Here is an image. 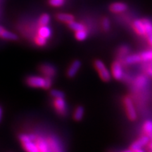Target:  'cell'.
I'll return each mask as SVG.
<instances>
[{
  "label": "cell",
  "mask_w": 152,
  "mask_h": 152,
  "mask_svg": "<svg viewBox=\"0 0 152 152\" xmlns=\"http://www.w3.org/2000/svg\"><path fill=\"white\" fill-rule=\"evenodd\" d=\"M94 66L102 80L104 82H109L111 80L112 77L111 71L106 68V65L102 61L99 59L94 61Z\"/></svg>",
  "instance_id": "1"
},
{
  "label": "cell",
  "mask_w": 152,
  "mask_h": 152,
  "mask_svg": "<svg viewBox=\"0 0 152 152\" xmlns=\"http://www.w3.org/2000/svg\"><path fill=\"white\" fill-rule=\"evenodd\" d=\"M123 105H124L127 116L130 121H135L137 119V112L133 104L132 100L130 96H125L123 99Z\"/></svg>",
  "instance_id": "2"
},
{
  "label": "cell",
  "mask_w": 152,
  "mask_h": 152,
  "mask_svg": "<svg viewBox=\"0 0 152 152\" xmlns=\"http://www.w3.org/2000/svg\"><path fill=\"white\" fill-rule=\"evenodd\" d=\"M149 142V137L148 135H143L138 138L136 141H134L131 144L129 149L130 151L137 152V151H142V148L147 146Z\"/></svg>",
  "instance_id": "3"
},
{
  "label": "cell",
  "mask_w": 152,
  "mask_h": 152,
  "mask_svg": "<svg viewBox=\"0 0 152 152\" xmlns=\"http://www.w3.org/2000/svg\"><path fill=\"white\" fill-rule=\"evenodd\" d=\"M19 138H20V140L21 141L23 145L24 149H26V151L30 152L39 151V149H38L36 142L32 141L29 137V135L21 134Z\"/></svg>",
  "instance_id": "4"
},
{
  "label": "cell",
  "mask_w": 152,
  "mask_h": 152,
  "mask_svg": "<svg viewBox=\"0 0 152 152\" xmlns=\"http://www.w3.org/2000/svg\"><path fill=\"white\" fill-rule=\"evenodd\" d=\"M111 71V75L113 76V78L116 80H121L124 75L122 64L118 61H115L111 64V71Z\"/></svg>",
  "instance_id": "5"
},
{
  "label": "cell",
  "mask_w": 152,
  "mask_h": 152,
  "mask_svg": "<svg viewBox=\"0 0 152 152\" xmlns=\"http://www.w3.org/2000/svg\"><path fill=\"white\" fill-rule=\"evenodd\" d=\"M27 83L33 87H43L46 88V77L40 76H31L27 80Z\"/></svg>",
  "instance_id": "6"
},
{
  "label": "cell",
  "mask_w": 152,
  "mask_h": 152,
  "mask_svg": "<svg viewBox=\"0 0 152 152\" xmlns=\"http://www.w3.org/2000/svg\"><path fill=\"white\" fill-rule=\"evenodd\" d=\"M54 104L58 113H60L61 115H65L67 111V107H66V102L64 98H56Z\"/></svg>",
  "instance_id": "7"
},
{
  "label": "cell",
  "mask_w": 152,
  "mask_h": 152,
  "mask_svg": "<svg viewBox=\"0 0 152 152\" xmlns=\"http://www.w3.org/2000/svg\"><path fill=\"white\" fill-rule=\"evenodd\" d=\"M128 9V5L123 2H114L109 7V10L115 14L124 12Z\"/></svg>",
  "instance_id": "8"
},
{
  "label": "cell",
  "mask_w": 152,
  "mask_h": 152,
  "mask_svg": "<svg viewBox=\"0 0 152 152\" xmlns=\"http://www.w3.org/2000/svg\"><path fill=\"white\" fill-rule=\"evenodd\" d=\"M132 28L137 34L141 36H145V26L143 21V19L134 20L132 23Z\"/></svg>",
  "instance_id": "9"
},
{
  "label": "cell",
  "mask_w": 152,
  "mask_h": 152,
  "mask_svg": "<svg viewBox=\"0 0 152 152\" xmlns=\"http://www.w3.org/2000/svg\"><path fill=\"white\" fill-rule=\"evenodd\" d=\"M81 67V62L78 60H75L72 63L71 65L68 68L67 74L68 76L70 77H73L77 74V71H79Z\"/></svg>",
  "instance_id": "10"
},
{
  "label": "cell",
  "mask_w": 152,
  "mask_h": 152,
  "mask_svg": "<svg viewBox=\"0 0 152 152\" xmlns=\"http://www.w3.org/2000/svg\"><path fill=\"white\" fill-rule=\"evenodd\" d=\"M35 142L39 151H42V152L49 151L48 142H47V140H45V139L42 137L37 138V140H36Z\"/></svg>",
  "instance_id": "11"
},
{
  "label": "cell",
  "mask_w": 152,
  "mask_h": 152,
  "mask_svg": "<svg viewBox=\"0 0 152 152\" xmlns=\"http://www.w3.org/2000/svg\"><path fill=\"white\" fill-rule=\"evenodd\" d=\"M41 71L42 72L44 75H45L46 77H52L56 74V69L54 66L49 65V64H46L43 65L41 67Z\"/></svg>",
  "instance_id": "12"
},
{
  "label": "cell",
  "mask_w": 152,
  "mask_h": 152,
  "mask_svg": "<svg viewBox=\"0 0 152 152\" xmlns=\"http://www.w3.org/2000/svg\"><path fill=\"white\" fill-rule=\"evenodd\" d=\"M125 63L128 65H131V64H135L137 63H140L142 61L141 56L140 54H132V55H128L125 57Z\"/></svg>",
  "instance_id": "13"
},
{
  "label": "cell",
  "mask_w": 152,
  "mask_h": 152,
  "mask_svg": "<svg viewBox=\"0 0 152 152\" xmlns=\"http://www.w3.org/2000/svg\"><path fill=\"white\" fill-rule=\"evenodd\" d=\"M47 142H48L49 151H61V149L59 143L57 142V140L54 137L49 138L47 140Z\"/></svg>",
  "instance_id": "14"
},
{
  "label": "cell",
  "mask_w": 152,
  "mask_h": 152,
  "mask_svg": "<svg viewBox=\"0 0 152 152\" xmlns=\"http://www.w3.org/2000/svg\"><path fill=\"white\" fill-rule=\"evenodd\" d=\"M56 18L60 21L67 23L68 24L74 20V16L73 15L69 14H63V13H61V14H57Z\"/></svg>",
  "instance_id": "15"
},
{
  "label": "cell",
  "mask_w": 152,
  "mask_h": 152,
  "mask_svg": "<svg viewBox=\"0 0 152 152\" xmlns=\"http://www.w3.org/2000/svg\"><path fill=\"white\" fill-rule=\"evenodd\" d=\"M147 80L146 78V77H144V75H140L138 77H136L135 80H134V85L137 88H142L147 85Z\"/></svg>",
  "instance_id": "16"
},
{
  "label": "cell",
  "mask_w": 152,
  "mask_h": 152,
  "mask_svg": "<svg viewBox=\"0 0 152 152\" xmlns=\"http://www.w3.org/2000/svg\"><path fill=\"white\" fill-rule=\"evenodd\" d=\"M84 112L85 110L83 109V106H77L75 110V112H74V119L77 121H80L83 118V115H84Z\"/></svg>",
  "instance_id": "17"
},
{
  "label": "cell",
  "mask_w": 152,
  "mask_h": 152,
  "mask_svg": "<svg viewBox=\"0 0 152 152\" xmlns=\"http://www.w3.org/2000/svg\"><path fill=\"white\" fill-rule=\"evenodd\" d=\"M145 26V37H149L152 35V23L148 19H143Z\"/></svg>",
  "instance_id": "18"
},
{
  "label": "cell",
  "mask_w": 152,
  "mask_h": 152,
  "mask_svg": "<svg viewBox=\"0 0 152 152\" xmlns=\"http://www.w3.org/2000/svg\"><path fill=\"white\" fill-rule=\"evenodd\" d=\"M51 33H52V31H51L50 28L47 26H41V28L39 30V35L42 36V37H45L46 39L50 37Z\"/></svg>",
  "instance_id": "19"
},
{
  "label": "cell",
  "mask_w": 152,
  "mask_h": 152,
  "mask_svg": "<svg viewBox=\"0 0 152 152\" xmlns=\"http://www.w3.org/2000/svg\"><path fill=\"white\" fill-rule=\"evenodd\" d=\"M143 132L146 135L150 136L152 133V121H145L143 125Z\"/></svg>",
  "instance_id": "20"
},
{
  "label": "cell",
  "mask_w": 152,
  "mask_h": 152,
  "mask_svg": "<svg viewBox=\"0 0 152 152\" xmlns=\"http://www.w3.org/2000/svg\"><path fill=\"white\" fill-rule=\"evenodd\" d=\"M68 26H69V28H71V30H74L75 32L78 31V30H80L85 29L84 25L80 23L74 21V20L71 21V23H68Z\"/></svg>",
  "instance_id": "21"
},
{
  "label": "cell",
  "mask_w": 152,
  "mask_h": 152,
  "mask_svg": "<svg viewBox=\"0 0 152 152\" xmlns=\"http://www.w3.org/2000/svg\"><path fill=\"white\" fill-rule=\"evenodd\" d=\"M87 35H88V33H87V31L85 29L76 31L75 34V38L79 41L85 40V39L87 38Z\"/></svg>",
  "instance_id": "22"
},
{
  "label": "cell",
  "mask_w": 152,
  "mask_h": 152,
  "mask_svg": "<svg viewBox=\"0 0 152 152\" xmlns=\"http://www.w3.org/2000/svg\"><path fill=\"white\" fill-rule=\"evenodd\" d=\"M0 36L1 37L4 38V39H11V40H16L17 38H18L16 34L11 33V32L7 31V30H3Z\"/></svg>",
  "instance_id": "23"
},
{
  "label": "cell",
  "mask_w": 152,
  "mask_h": 152,
  "mask_svg": "<svg viewBox=\"0 0 152 152\" xmlns=\"http://www.w3.org/2000/svg\"><path fill=\"white\" fill-rule=\"evenodd\" d=\"M142 61H152V50L146 51L140 54Z\"/></svg>",
  "instance_id": "24"
},
{
  "label": "cell",
  "mask_w": 152,
  "mask_h": 152,
  "mask_svg": "<svg viewBox=\"0 0 152 152\" xmlns=\"http://www.w3.org/2000/svg\"><path fill=\"white\" fill-rule=\"evenodd\" d=\"M49 20H50V16H49L48 14H44L42 15L40 18H39V25H40L41 26H47V24L49 23Z\"/></svg>",
  "instance_id": "25"
},
{
  "label": "cell",
  "mask_w": 152,
  "mask_h": 152,
  "mask_svg": "<svg viewBox=\"0 0 152 152\" xmlns=\"http://www.w3.org/2000/svg\"><path fill=\"white\" fill-rule=\"evenodd\" d=\"M102 28H103L104 31H109L110 30V28H111V23H110V20L107 18H104L102 19Z\"/></svg>",
  "instance_id": "26"
},
{
  "label": "cell",
  "mask_w": 152,
  "mask_h": 152,
  "mask_svg": "<svg viewBox=\"0 0 152 152\" xmlns=\"http://www.w3.org/2000/svg\"><path fill=\"white\" fill-rule=\"evenodd\" d=\"M129 53V48L126 46H123L119 49L118 54L120 57H125L128 56V54Z\"/></svg>",
  "instance_id": "27"
},
{
  "label": "cell",
  "mask_w": 152,
  "mask_h": 152,
  "mask_svg": "<svg viewBox=\"0 0 152 152\" xmlns=\"http://www.w3.org/2000/svg\"><path fill=\"white\" fill-rule=\"evenodd\" d=\"M49 4L55 7H58L64 5L65 0H49Z\"/></svg>",
  "instance_id": "28"
},
{
  "label": "cell",
  "mask_w": 152,
  "mask_h": 152,
  "mask_svg": "<svg viewBox=\"0 0 152 152\" xmlns=\"http://www.w3.org/2000/svg\"><path fill=\"white\" fill-rule=\"evenodd\" d=\"M35 42L39 46H43L47 42V39L45 37H42L41 35H38L37 37L35 38Z\"/></svg>",
  "instance_id": "29"
},
{
  "label": "cell",
  "mask_w": 152,
  "mask_h": 152,
  "mask_svg": "<svg viewBox=\"0 0 152 152\" xmlns=\"http://www.w3.org/2000/svg\"><path fill=\"white\" fill-rule=\"evenodd\" d=\"M51 94H52V96H54L55 99L64 97V94L59 90H52V92H51Z\"/></svg>",
  "instance_id": "30"
},
{
  "label": "cell",
  "mask_w": 152,
  "mask_h": 152,
  "mask_svg": "<svg viewBox=\"0 0 152 152\" xmlns=\"http://www.w3.org/2000/svg\"><path fill=\"white\" fill-rule=\"evenodd\" d=\"M146 72H147V73L148 74V75H149V76H151V77H152V61H149V64H148Z\"/></svg>",
  "instance_id": "31"
},
{
  "label": "cell",
  "mask_w": 152,
  "mask_h": 152,
  "mask_svg": "<svg viewBox=\"0 0 152 152\" xmlns=\"http://www.w3.org/2000/svg\"><path fill=\"white\" fill-rule=\"evenodd\" d=\"M29 137H30V140H31L32 141H33V142H35L36 140H37V137H36L35 135H34V134H30Z\"/></svg>",
  "instance_id": "32"
},
{
  "label": "cell",
  "mask_w": 152,
  "mask_h": 152,
  "mask_svg": "<svg viewBox=\"0 0 152 152\" xmlns=\"http://www.w3.org/2000/svg\"><path fill=\"white\" fill-rule=\"evenodd\" d=\"M147 146H148V149H149V151H152V140H151V141L149 142V143H148Z\"/></svg>",
  "instance_id": "33"
},
{
  "label": "cell",
  "mask_w": 152,
  "mask_h": 152,
  "mask_svg": "<svg viewBox=\"0 0 152 152\" xmlns=\"http://www.w3.org/2000/svg\"><path fill=\"white\" fill-rule=\"evenodd\" d=\"M147 40H148V42L149 43V45L152 46V35L150 36L149 37H147Z\"/></svg>",
  "instance_id": "34"
},
{
  "label": "cell",
  "mask_w": 152,
  "mask_h": 152,
  "mask_svg": "<svg viewBox=\"0 0 152 152\" xmlns=\"http://www.w3.org/2000/svg\"><path fill=\"white\" fill-rule=\"evenodd\" d=\"M4 30V29H3V28L2 27H1V26H0V35H1V32H2Z\"/></svg>",
  "instance_id": "35"
},
{
  "label": "cell",
  "mask_w": 152,
  "mask_h": 152,
  "mask_svg": "<svg viewBox=\"0 0 152 152\" xmlns=\"http://www.w3.org/2000/svg\"><path fill=\"white\" fill-rule=\"evenodd\" d=\"M1 113H2V111H1V109L0 108V120H1Z\"/></svg>",
  "instance_id": "36"
},
{
  "label": "cell",
  "mask_w": 152,
  "mask_h": 152,
  "mask_svg": "<svg viewBox=\"0 0 152 152\" xmlns=\"http://www.w3.org/2000/svg\"><path fill=\"white\" fill-rule=\"evenodd\" d=\"M149 138H151V140H152V133H151V135H150V136H149Z\"/></svg>",
  "instance_id": "37"
}]
</instances>
